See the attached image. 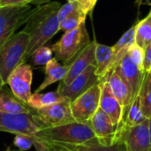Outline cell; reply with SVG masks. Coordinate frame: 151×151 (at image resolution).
<instances>
[{"mask_svg":"<svg viewBox=\"0 0 151 151\" xmlns=\"http://www.w3.org/2000/svg\"><path fill=\"white\" fill-rule=\"evenodd\" d=\"M61 5L59 2L56 1L42 5H35L22 29L29 38L24 58L25 63L37 49L44 46L60 30L58 12Z\"/></svg>","mask_w":151,"mask_h":151,"instance_id":"6da1fadb","label":"cell"},{"mask_svg":"<svg viewBox=\"0 0 151 151\" xmlns=\"http://www.w3.org/2000/svg\"><path fill=\"white\" fill-rule=\"evenodd\" d=\"M33 142L52 145H81L99 142L88 125L73 122L38 131L32 136Z\"/></svg>","mask_w":151,"mask_h":151,"instance_id":"7a4b0ae2","label":"cell"},{"mask_svg":"<svg viewBox=\"0 0 151 151\" xmlns=\"http://www.w3.org/2000/svg\"><path fill=\"white\" fill-rule=\"evenodd\" d=\"M89 43V35L85 21H83L77 28L65 32L60 40L52 44L50 48L58 61L69 65Z\"/></svg>","mask_w":151,"mask_h":151,"instance_id":"3957f363","label":"cell"},{"mask_svg":"<svg viewBox=\"0 0 151 151\" xmlns=\"http://www.w3.org/2000/svg\"><path fill=\"white\" fill-rule=\"evenodd\" d=\"M29 38L27 34L21 30L15 33L0 46V75L6 84L11 73L20 64L27 50Z\"/></svg>","mask_w":151,"mask_h":151,"instance_id":"277c9868","label":"cell"},{"mask_svg":"<svg viewBox=\"0 0 151 151\" xmlns=\"http://www.w3.org/2000/svg\"><path fill=\"white\" fill-rule=\"evenodd\" d=\"M42 129L43 127L35 117L33 111L29 113L0 112V132L32 137Z\"/></svg>","mask_w":151,"mask_h":151,"instance_id":"5b68a950","label":"cell"},{"mask_svg":"<svg viewBox=\"0 0 151 151\" xmlns=\"http://www.w3.org/2000/svg\"><path fill=\"white\" fill-rule=\"evenodd\" d=\"M35 7L30 4L0 7V46L12 36L19 27L26 24Z\"/></svg>","mask_w":151,"mask_h":151,"instance_id":"8992f818","label":"cell"},{"mask_svg":"<svg viewBox=\"0 0 151 151\" xmlns=\"http://www.w3.org/2000/svg\"><path fill=\"white\" fill-rule=\"evenodd\" d=\"M71 101L64 98L62 101L39 110H34L33 113L43 128L54 127L76 122L71 109Z\"/></svg>","mask_w":151,"mask_h":151,"instance_id":"52a82bcc","label":"cell"},{"mask_svg":"<svg viewBox=\"0 0 151 151\" xmlns=\"http://www.w3.org/2000/svg\"><path fill=\"white\" fill-rule=\"evenodd\" d=\"M101 85L100 82L81 95L71 103L73 116L76 122L88 125L100 105Z\"/></svg>","mask_w":151,"mask_h":151,"instance_id":"ba28073f","label":"cell"},{"mask_svg":"<svg viewBox=\"0 0 151 151\" xmlns=\"http://www.w3.org/2000/svg\"><path fill=\"white\" fill-rule=\"evenodd\" d=\"M33 81V69L29 64L19 65L9 75L6 84L9 85L12 94L21 102L27 104L32 96L31 86Z\"/></svg>","mask_w":151,"mask_h":151,"instance_id":"9c48e42d","label":"cell"},{"mask_svg":"<svg viewBox=\"0 0 151 151\" xmlns=\"http://www.w3.org/2000/svg\"><path fill=\"white\" fill-rule=\"evenodd\" d=\"M96 65H91L81 74L77 76L70 84L64 85L59 83L57 88L58 93L61 96L68 98L71 102L74 101L90 88L100 82V80L96 73Z\"/></svg>","mask_w":151,"mask_h":151,"instance_id":"30bf717a","label":"cell"},{"mask_svg":"<svg viewBox=\"0 0 151 151\" xmlns=\"http://www.w3.org/2000/svg\"><path fill=\"white\" fill-rule=\"evenodd\" d=\"M88 125L102 145L110 146L118 142V125L102 109L97 110Z\"/></svg>","mask_w":151,"mask_h":151,"instance_id":"8fae6325","label":"cell"},{"mask_svg":"<svg viewBox=\"0 0 151 151\" xmlns=\"http://www.w3.org/2000/svg\"><path fill=\"white\" fill-rule=\"evenodd\" d=\"M120 141L125 143L127 151H151L149 119L138 126L126 128Z\"/></svg>","mask_w":151,"mask_h":151,"instance_id":"7c38bea8","label":"cell"},{"mask_svg":"<svg viewBox=\"0 0 151 151\" xmlns=\"http://www.w3.org/2000/svg\"><path fill=\"white\" fill-rule=\"evenodd\" d=\"M114 70L127 83V85L131 88L133 99L134 100V98L140 93L146 72L142 68L138 66L128 55H127L119 62V64L114 68Z\"/></svg>","mask_w":151,"mask_h":151,"instance_id":"4fadbf2b","label":"cell"},{"mask_svg":"<svg viewBox=\"0 0 151 151\" xmlns=\"http://www.w3.org/2000/svg\"><path fill=\"white\" fill-rule=\"evenodd\" d=\"M34 147L36 151H127L126 145L122 141L110 146L102 145L100 142L65 146L34 142Z\"/></svg>","mask_w":151,"mask_h":151,"instance_id":"5bb4252c","label":"cell"},{"mask_svg":"<svg viewBox=\"0 0 151 151\" xmlns=\"http://www.w3.org/2000/svg\"><path fill=\"white\" fill-rule=\"evenodd\" d=\"M96 42H90V43L80 53V55L73 60V62L69 65V70L65 77V79L59 83L64 85L70 84L77 76L81 74L89 65H96Z\"/></svg>","mask_w":151,"mask_h":151,"instance_id":"9a60e30c","label":"cell"},{"mask_svg":"<svg viewBox=\"0 0 151 151\" xmlns=\"http://www.w3.org/2000/svg\"><path fill=\"white\" fill-rule=\"evenodd\" d=\"M101 96L99 108L102 109L112 120L115 125L121 122L123 107L119 100L112 94L111 88L106 81H101Z\"/></svg>","mask_w":151,"mask_h":151,"instance_id":"2e32d148","label":"cell"},{"mask_svg":"<svg viewBox=\"0 0 151 151\" xmlns=\"http://www.w3.org/2000/svg\"><path fill=\"white\" fill-rule=\"evenodd\" d=\"M102 81H106L108 82L112 94L121 104L124 114L129 109L134 101L131 88L114 69L111 71Z\"/></svg>","mask_w":151,"mask_h":151,"instance_id":"e0dca14e","label":"cell"},{"mask_svg":"<svg viewBox=\"0 0 151 151\" xmlns=\"http://www.w3.org/2000/svg\"><path fill=\"white\" fill-rule=\"evenodd\" d=\"M135 30L136 25L130 27L120 39L112 46V58L110 66V72L112 71L119 62L127 55L130 47L135 42Z\"/></svg>","mask_w":151,"mask_h":151,"instance_id":"ac0fdd59","label":"cell"},{"mask_svg":"<svg viewBox=\"0 0 151 151\" xmlns=\"http://www.w3.org/2000/svg\"><path fill=\"white\" fill-rule=\"evenodd\" d=\"M69 67H70V65H62L59 63V61H58L55 58H53L45 65L44 80L41 83V85L37 88L35 92L36 93L42 92L49 86H50L56 82L62 81L65 79V77L69 70Z\"/></svg>","mask_w":151,"mask_h":151,"instance_id":"d6986e66","label":"cell"},{"mask_svg":"<svg viewBox=\"0 0 151 151\" xmlns=\"http://www.w3.org/2000/svg\"><path fill=\"white\" fill-rule=\"evenodd\" d=\"M32 111L33 109L19 100L12 91L4 88L0 90V112L29 113Z\"/></svg>","mask_w":151,"mask_h":151,"instance_id":"ffe728a7","label":"cell"},{"mask_svg":"<svg viewBox=\"0 0 151 151\" xmlns=\"http://www.w3.org/2000/svg\"><path fill=\"white\" fill-rule=\"evenodd\" d=\"M95 55L96 65V73L101 81L110 73V66L112 58V46H107L96 42Z\"/></svg>","mask_w":151,"mask_h":151,"instance_id":"44dd1931","label":"cell"},{"mask_svg":"<svg viewBox=\"0 0 151 151\" xmlns=\"http://www.w3.org/2000/svg\"><path fill=\"white\" fill-rule=\"evenodd\" d=\"M64 98H65V97L61 96L58 93L57 90L50 91L47 93L35 92L30 96V98L27 102V105L33 110H39V109L52 105L54 104H57V103L62 101Z\"/></svg>","mask_w":151,"mask_h":151,"instance_id":"7402d4cb","label":"cell"},{"mask_svg":"<svg viewBox=\"0 0 151 151\" xmlns=\"http://www.w3.org/2000/svg\"><path fill=\"white\" fill-rule=\"evenodd\" d=\"M135 43L145 49L151 43V15L149 14L142 20L136 24Z\"/></svg>","mask_w":151,"mask_h":151,"instance_id":"603a6c76","label":"cell"},{"mask_svg":"<svg viewBox=\"0 0 151 151\" xmlns=\"http://www.w3.org/2000/svg\"><path fill=\"white\" fill-rule=\"evenodd\" d=\"M142 110L146 119L151 117V72H146L140 90Z\"/></svg>","mask_w":151,"mask_h":151,"instance_id":"cb8c5ba5","label":"cell"},{"mask_svg":"<svg viewBox=\"0 0 151 151\" xmlns=\"http://www.w3.org/2000/svg\"><path fill=\"white\" fill-rule=\"evenodd\" d=\"M87 15L81 10L78 9L68 15L64 20L59 23V29L65 32L72 31L77 28L83 21H85Z\"/></svg>","mask_w":151,"mask_h":151,"instance_id":"d4e9b609","label":"cell"},{"mask_svg":"<svg viewBox=\"0 0 151 151\" xmlns=\"http://www.w3.org/2000/svg\"><path fill=\"white\" fill-rule=\"evenodd\" d=\"M52 58L53 51L51 48L45 45L37 49L30 58L32 63L35 65H46L47 63Z\"/></svg>","mask_w":151,"mask_h":151,"instance_id":"484cf974","label":"cell"},{"mask_svg":"<svg viewBox=\"0 0 151 151\" xmlns=\"http://www.w3.org/2000/svg\"><path fill=\"white\" fill-rule=\"evenodd\" d=\"M127 55L130 57V58L141 68L143 69V61H144V49L140 47L137 43H134L129 50Z\"/></svg>","mask_w":151,"mask_h":151,"instance_id":"4316f807","label":"cell"},{"mask_svg":"<svg viewBox=\"0 0 151 151\" xmlns=\"http://www.w3.org/2000/svg\"><path fill=\"white\" fill-rule=\"evenodd\" d=\"M12 144L19 151L29 150L34 146L32 137L21 135V134H16L15 135Z\"/></svg>","mask_w":151,"mask_h":151,"instance_id":"83f0119b","label":"cell"},{"mask_svg":"<svg viewBox=\"0 0 151 151\" xmlns=\"http://www.w3.org/2000/svg\"><path fill=\"white\" fill-rule=\"evenodd\" d=\"M81 9L78 3L76 2H66L65 4L61 5L58 12V20L59 23L64 20L68 15H70L72 12H73L74 11Z\"/></svg>","mask_w":151,"mask_h":151,"instance_id":"f1b7e54d","label":"cell"},{"mask_svg":"<svg viewBox=\"0 0 151 151\" xmlns=\"http://www.w3.org/2000/svg\"><path fill=\"white\" fill-rule=\"evenodd\" d=\"M96 2H97V0H77L76 3H78L81 10L86 15H88V13L91 12V11L95 7Z\"/></svg>","mask_w":151,"mask_h":151,"instance_id":"f546056e","label":"cell"},{"mask_svg":"<svg viewBox=\"0 0 151 151\" xmlns=\"http://www.w3.org/2000/svg\"><path fill=\"white\" fill-rule=\"evenodd\" d=\"M143 70L145 72H150L151 70V43L144 49Z\"/></svg>","mask_w":151,"mask_h":151,"instance_id":"4dcf8cb0","label":"cell"},{"mask_svg":"<svg viewBox=\"0 0 151 151\" xmlns=\"http://www.w3.org/2000/svg\"><path fill=\"white\" fill-rule=\"evenodd\" d=\"M30 3H31V0H0V7L1 6L26 5V4H29Z\"/></svg>","mask_w":151,"mask_h":151,"instance_id":"1f68e13d","label":"cell"},{"mask_svg":"<svg viewBox=\"0 0 151 151\" xmlns=\"http://www.w3.org/2000/svg\"><path fill=\"white\" fill-rule=\"evenodd\" d=\"M51 0H31V4H35V5H42L48 3H50Z\"/></svg>","mask_w":151,"mask_h":151,"instance_id":"d6a6232c","label":"cell"},{"mask_svg":"<svg viewBox=\"0 0 151 151\" xmlns=\"http://www.w3.org/2000/svg\"><path fill=\"white\" fill-rule=\"evenodd\" d=\"M4 85H5V84H4V81H3V79H2V77H1V75H0V90L4 88Z\"/></svg>","mask_w":151,"mask_h":151,"instance_id":"836d02e7","label":"cell"},{"mask_svg":"<svg viewBox=\"0 0 151 151\" xmlns=\"http://www.w3.org/2000/svg\"><path fill=\"white\" fill-rule=\"evenodd\" d=\"M149 131H150V136L151 141V117L149 119Z\"/></svg>","mask_w":151,"mask_h":151,"instance_id":"e575fe53","label":"cell"},{"mask_svg":"<svg viewBox=\"0 0 151 151\" xmlns=\"http://www.w3.org/2000/svg\"><path fill=\"white\" fill-rule=\"evenodd\" d=\"M5 151H19V150H13L11 146H9V147H7V148H6Z\"/></svg>","mask_w":151,"mask_h":151,"instance_id":"d590c367","label":"cell"},{"mask_svg":"<svg viewBox=\"0 0 151 151\" xmlns=\"http://www.w3.org/2000/svg\"><path fill=\"white\" fill-rule=\"evenodd\" d=\"M144 0H136V4H138V7H140V5L143 3Z\"/></svg>","mask_w":151,"mask_h":151,"instance_id":"8d00e7d4","label":"cell"},{"mask_svg":"<svg viewBox=\"0 0 151 151\" xmlns=\"http://www.w3.org/2000/svg\"><path fill=\"white\" fill-rule=\"evenodd\" d=\"M67 2H77V0H66Z\"/></svg>","mask_w":151,"mask_h":151,"instance_id":"74e56055","label":"cell"},{"mask_svg":"<svg viewBox=\"0 0 151 151\" xmlns=\"http://www.w3.org/2000/svg\"><path fill=\"white\" fill-rule=\"evenodd\" d=\"M149 14H150L151 15V10H150V13H149Z\"/></svg>","mask_w":151,"mask_h":151,"instance_id":"f35d334b","label":"cell"},{"mask_svg":"<svg viewBox=\"0 0 151 151\" xmlns=\"http://www.w3.org/2000/svg\"><path fill=\"white\" fill-rule=\"evenodd\" d=\"M150 72H151V70H150Z\"/></svg>","mask_w":151,"mask_h":151,"instance_id":"ab89813d","label":"cell"}]
</instances>
